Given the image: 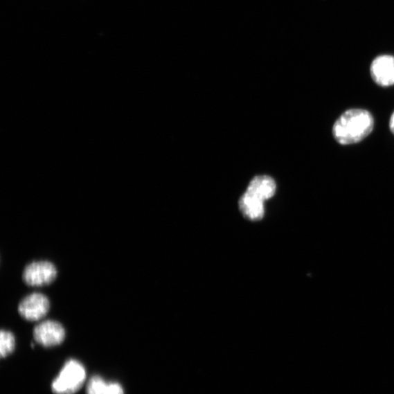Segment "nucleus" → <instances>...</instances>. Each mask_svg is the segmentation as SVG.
<instances>
[{
	"mask_svg": "<svg viewBox=\"0 0 394 394\" xmlns=\"http://www.w3.org/2000/svg\"><path fill=\"white\" fill-rule=\"evenodd\" d=\"M276 191L275 181L267 175L256 176L251 181L247 193L263 202L273 197Z\"/></svg>",
	"mask_w": 394,
	"mask_h": 394,
	"instance_id": "obj_7",
	"label": "nucleus"
},
{
	"mask_svg": "<svg viewBox=\"0 0 394 394\" xmlns=\"http://www.w3.org/2000/svg\"><path fill=\"white\" fill-rule=\"evenodd\" d=\"M86 370L76 360L68 361L59 376L52 384V390L57 394H73L85 382Z\"/></svg>",
	"mask_w": 394,
	"mask_h": 394,
	"instance_id": "obj_2",
	"label": "nucleus"
},
{
	"mask_svg": "<svg viewBox=\"0 0 394 394\" xmlns=\"http://www.w3.org/2000/svg\"><path fill=\"white\" fill-rule=\"evenodd\" d=\"M87 394H125V392L118 384L107 383L102 377L94 376L88 384Z\"/></svg>",
	"mask_w": 394,
	"mask_h": 394,
	"instance_id": "obj_9",
	"label": "nucleus"
},
{
	"mask_svg": "<svg viewBox=\"0 0 394 394\" xmlns=\"http://www.w3.org/2000/svg\"><path fill=\"white\" fill-rule=\"evenodd\" d=\"M370 73L374 82L379 87H389L394 85V57L383 55L377 57L370 66Z\"/></svg>",
	"mask_w": 394,
	"mask_h": 394,
	"instance_id": "obj_6",
	"label": "nucleus"
},
{
	"mask_svg": "<svg viewBox=\"0 0 394 394\" xmlns=\"http://www.w3.org/2000/svg\"><path fill=\"white\" fill-rule=\"evenodd\" d=\"M57 276V269L47 261L34 262L27 265L23 273V280L30 287H42L51 283Z\"/></svg>",
	"mask_w": 394,
	"mask_h": 394,
	"instance_id": "obj_3",
	"label": "nucleus"
},
{
	"mask_svg": "<svg viewBox=\"0 0 394 394\" xmlns=\"http://www.w3.org/2000/svg\"><path fill=\"white\" fill-rule=\"evenodd\" d=\"M33 335L37 343L44 347H52L63 343L65 330L60 323L47 320L35 325Z\"/></svg>",
	"mask_w": 394,
	"mask_h": 394,
	"instance_id": "obj_5",
	"label": "nucleus"
},
{
	"mask_svg": "<svg viewBox=\"0 0 394 394\" xmlns=\"http://www.w3.org/2000/svg\"><path fill=\"white\" fill-rule=\"evenodd\" d=\"M50 309L48 298L43 294L33 293L23 298L19 312L26 321H37L46 316Z\"/></svg>",
	"mask_w": 394,
	"mask_h": 394,
	"instance_id": "obj_4",
	"label": "nucleus"
},
{
	"mask_svg": "<svg viewBox=\"0 0 394 394\" xmlns=\"http://www.w3.org/2000/svg\"><path fill=\"white\" fill-rule=\"evenodd\" d=\"M16 339L15 335L10 332L2 330L0 332V355L6 357L15 350Z\"/></svg>",
	"mask_w": 394,
	"mask_h": 394,
	"instance_id": "obj_10",
	"label": "nucleus"
},
{
	"mask_svg": "<svg viewBox=\"0 0 394 394\" xmlns=\"http://www.w3.org/2000/svg\"><path fill=\"white\" fill-rule=\"evenodd\" d=\"M389 127L390 130L392 134L394 135V112L391 116L390 121H389Z\"/></svg>",
	"mask_w": 394,
	"mask_h": 394,
	"instance_id": "obj_11",
	"label": "nucleus"
},
{
	"mask_svg": "<svg viewBox=\"0 0 394 394\" xmlns=\"http://www.w3.org/2000/svg\"><path fill=\"white\" fill-rule=\"evenodd\" d=\"M374 126V118L368 111L358 108L350 109L335 121L333 137L343 145L357 144L368 137Z\"/></svg>",
	"mask_w": 394,
	"mask_h": 394,
	"instance_id": "obj_1",
	"label": "nucleus"
},
{
	"mask_svg": "<svg viewBox=\"0 0 394 394\" xmlns=\"http://www.w3.org/2000/svg\"><path fill=\"white\" fill-rule=\"evenodd\" d=\"M240 210L244 217L252 222L260 221L265 215V202L253 197L247 192L239 202Z\"/></svg>",
	"mask_w": 394,
	"mask_h": 394,
	"instance_id": "obj_8",
	"label": "nucleus"
}]
</instances>
